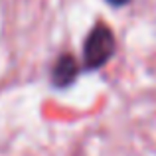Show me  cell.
I'll list each match as a JSON object with an SVG mask.
<instances>
[{"mask_svg": "<svg viewBox=\"0 0 156 156\" xmlns=\"http://www.w3.org/2000/svg\"><path fill=\"white\" fill-rule=\"evenodd\" d=\"M77 77V61L71 55H61L57 57L55 65L51 69V81L57 87H67L75 81Z\"/></svg>", "mask_w": 156, "mask_h": 156, "instance_id": "obj_2", "label": "cell"}, {"mask_svg": "<svg viewBox=\"0 0 156 156\" xmlns=\"http://www.w3.org/2000/svg\"><path fill=\"white\" fill-rule=\"evenodd\" d=\"M115 34L107 26H97L89 32L83 46V59L89 69H99L115 53Z\"/></svg>", "mask_w": 156, "mask_h": 156, "instance_id": "obj_1", "label": "cell"}, {"mask_svg": "<svg viewBox=\"0 0 156 156\" xmlns=\"http://www.w3.org/2000/svg\"><path fill=\"white\" fill-rule=\"evenodd\" d=\"M107 2L113 4V6H125V4L129 2V0H107Z\"/></svg>", "mask_w": 156, "mask_h": 156, "instance_id": "obj_3", "label": "cell"}]
</instances>
